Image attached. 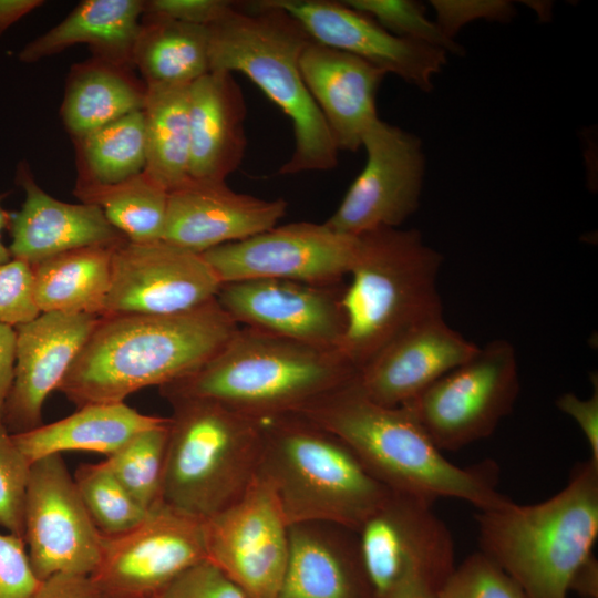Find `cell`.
Returning <instances> with one entry per match:
<instances>
[{"label":"cell","mask_w":598,"mask_h":598,"mask_svg":"<svg viewBox=\"0 0 598 598\" xmlns=\"http://www.w3.org/2000/svg\"><path fill=\"white\" fill-rule=\"evenodd\" d=\"M289 527L274 491L257 473L235 503L203 520L207 560L247 598H276L288 560Z\"/></svg>","instance_id":"7c38bea8"},{"label":"cell","mask_w":598,"mask_h":598,"mask_svg":"<svg viewBox=\"0 0 598 598\" xmlns=\"http://www.w3.org/2000/svg\"><path fill=\"white\" fill-rule=\"evenodd\" d=\"M236 6L227 0H148L144 1V13L208 28Z\"/></svg>","instance_id":"7bdbcfd3"},{"label":"cell","mask_w":598,"mask_h":598,"mask_svg":"<svg viewBox=\"0 0 598 598\" xmlns=\"http://www.w3.org/2000/svg\"><path fill=\"white\" fill-rule=\"evenodd\" d=\"M238 327L216 299L181 313L101 316L58 391L78 408L124 402L193 373Z\"/></svg>","instance_id":"7a4b0ae2"},{"label":"cell","mask_w":598,"mask_h":598,"mask_svg":"<svg viewBox=\"0 0 598 598\" xmlns=\"http://www.w3.org/2000/svg\"><path fill=\"white\" fill-rule=\"evenodd\" d=\"M16 342V329L0 324V422L14 377Z\"/></svg>","instance_id":"bcb514c9"},{"label":"cell","mask_w":598,"mask_h":598,"mask_svg":"<svg viewBox=\"0 0 598 598\" xmlns=\"http://www.w3.org/2000/svg\"><path fill=\"white\" fill-rule=\"evenodd\" d=\"M114 246L64 251L30 265L40 312L102 315Z\"/></svg>","instance_id":"f1b7e54d"},{"label":"cell","mask_w":598,"mask_h":598,"mask_svg":"<svg viewBox=\"0 0 598 598\" xmlns=\"http://www.w3.org/2000/svg\"><path fill=\"white\" fill-rule=\"evenodd\" d=\"M73 195L97 206L109 223L134 243L163 239L168 190L147 172L110 185L76 184Z\"/></svg>","instance_id":"1f68e13d"},{"label":"cell","mask_w":598,"mask_h":598,"mask_svg":"<svg viewBox=\"0 0 598 598\" xmlns=\"http://www.w3.org/2000/svg\"><path fill=\"white\" fill-rule=\"evenodd\" d=\"M357 236L326 223H290L202 254L221 283L286 279L317 285L342 282L352 266Z\"/></svg>","instance_id":"4fadbf2b"},{"label":"cell","mask_w":598,"mask_h":598,"mask_svg":"<svg viewBox=\"0 0 598 598\" xmlns=\"http://www.w3.org/2000/svg\"><path fill=\"white\" fill-rule=\"evenodd\" d=\"M433 504L391 492L355 532L373 598H436L453 575L454 539Z\"/></svg>","instance_id":"9c48e42d"},{"label":"cell","mask_w":598,"mask_h":598,"mask_svg":"<svg viewBox=\"0 0 598 598\" xmlns=\"http://www.w3.org/2000/svg\"><path fill=\"white\" fill-rule=\"evenodd\" d=\"M147 87L133 66L91 56L71 66L60 115L72 138L142 111Z\"/></svg>","instance_id":"83f0119b"},{"label":"cell","mask_w":598,"mask_h":598,"mask_svg":"<svg viewBox=\"0 0 598 598\" xmlns=\"http://www.w3.org/2000/svg\"><path fill=\"white\" fill-rule=\"evenodd\" d=\"M478 349L450 327L443 315L435 316L386 344L359 371L357 382L374 402L402 406L470 360Z\"/></svg>","instance_id":"44dd1931"},{"label":"cell","mask_w":598,"mask_h":598,"mask_svg":"<svg viewBox=\"0 0 598 598\" xmlns=\"http://www.w3.org/2000/svg\"><path fill=\"white\" fill-rule=\"evenodd\" d=\"M436 598H527L522 588L482 551L467 556Z\"/></svg>","instance_id":"8d00e7d4"},{"label":"cell","mask_w":598,"mask_h":598,"mask_svg":"<svg viewBox=\"0 0 598 598\" xmlns=\"http://www.w3.org/2000/svg\"><path fill=\"white\" fill-rule=\"evenodd\" d=\"M143 14L142 0H83L62 21L28 42L18 59L34 63L85 44L93 58L133 66Z\"/></svg>","instance_id":"484cf974"},{"label":"cell","mask_w":598,"mask_h":598,"mask_svg":"<svg viewBox=\"0 0 598 598\" xmlns=\"http://www.w3.org/2000/svg\"><path fill=\"white\" fill-rule=\"evenodd\" d=\"M80 497L102 535L123 534L147 515L103 462L80 464L73 475Z\"/></svg>","instance_id":"e575fe53"},{"label":"cell","mask_w":598,"mask_h":598,"mask_svg":"<svg viewBox=\"0 0 598 598\" xmlns=\"http://www.w3.org/2000/svg\"><path fill=\"white\" fill-rule=\"evenodd\" d=\"M16 183L25 197L20 210L10 216L12 259L34 265L72 249L115 246L126 239L97 206L65 203L48 194L25 161L17 165Z\"/></svg>","instance_id":"7402d4cb"},{"label":"cell","mask_w":598,"mask_h":598,"mask_svg":"<svg viewBox=\"0 0 598 598\" xmlns=\"http://www.w3.org/2000/svg\"><path fill=\"white\" fill-rule=\"evenodd\" d=\"M167 417L143 414L125 404L93 403L59 421L42 424L12 437L32 464L48 455L70 451L106 456L143 431L164 424Z\"/></svg>","instance_id":"4316f807"},{"label":"cell","mask_w":598,"mask_h":598,"mask_svg":"<svg viewBox=\"0 0 598 598\" xmlns=\"http://www.w3.org/2000/svg\"><path fill=\"white\" fill-rule=\"evenodd\" d=\"M569 591H576L581 598H598V561L594 554L576 570Z\"/></svg>","instance_id":"7dc6e473"},{"label":"cell","mask_w":598,"mask_h":598,"mask_svg":"<svg viewBox=\"0 0 598 598\" xmlns=\"http://www.w3.org/2000/svg\"><path fill=\"white\" fill-rule=\"evenodd\" d=\"M43 3L42 0H0V38L16 22Z\"/></svg>","instance_id":"c3c4849f"},{"label":"cell","mask_w":598,"mask_h":598,"mask_svg":"<svg viewBox=\"0 0 598 598\" xmlns=\"http://www.w3.org/2000/svg\"><path fill=\"white\" fill-rule=\"evenodd\" d=\"M289 527V553L276 598H373L353 530Z\"/></svg>","instance_id":"d4e9b609"},{"label":"cell","mask_w":598,"mask_h":598,"mask_svg":"<svg viewBox=\"0 0 598 598\" xmlns=\"http://www.w3.org/2000/svg\"><path fill=\"white\" fill-rule=\"evenodd\" d=\"M100 316L41 312L16 327V364L2 424L11 434L43 424L47 398L58 391Z\"/></svg>","instance_id":"d6986e66"},{"label":"cell","mask_w":598,"mask_h":598,"mask_svg":"<svg viewBox=\"0 0 598 598\" xmlns=\"http://www.w3.org/2000/svg\"><path fill=\"white\" fill-rule=\"evenodd\" d=\"M30 598H107L89 576L58 574L43 581Z\"/></svg>","instance_id":"f6af8a7d"},{"label":"cell","mask_w":598,"mask_h":598,"mask_svg":"<svg viewBox=\"0 0 598 598\" xmlns=\"http://www.w3.org/2000/svg\"><path fill=\"white\" fill-rule=\"evenodd\" d=\"M258 473L289 526L357 532L391 493L342 440L298 413L264 419Z\"/></svg>","instance_id":"8992f818"},{"label":"cell","mask_w":598,"mask_h":598,"mask_svg":"<svg viewBox=\"0 0 598 598\" xmlns=\"http://www.w3.org/2000/svg\"><path fill=\"white\" fill-rule=\"evenodd\" d=\"M9 195V192L0 193V264L8 262L11 260V255L9 248L2 243L1 233L4 228L9 227L10 216L9 213L3 206V199Z\"/></svg>","instance_id":"681fc988"},{"label":"cell","mask_w":598,"mask_h":598,"mask_svg":"<svg viewBox=\"0 0 598 598\" xmlns=\"http://www.w3.org/2000/svg\"><path fill=\"white\" fill-rule=\"evenodd\" d=\"M299 66L338 150L355 152L377 120L375 99L386 73L348 52L310 41Z\"/></svg>","instance_id":"603a6c76"},{"label":"cell","mask_w":598,"mask_h":598,"mask_svg":"<svg viewBox=\"0 0 598 598\" xmlns=\"http://www.w3.org/2000/svg\"><path fill=\"white\" fill-rule=\"evenodd\" d=\"M269 1L295 18L312 41L361 58L424 92L446 63V51L395 37L343 1Z\"/></svg>","instance_id":"ac0fdd59"},{"label":"cell","mask_w":598,"mask_h":598,"mask_svg":"<svg viewBox=\"0 0 598 598\" xmlns=\"http://www.w3.org/2000/svg\"><path fill=\"white\" fill-rule=\"evenodd\" d=\"M162 598H247L218 567L205 559L182 574Z\"/></svg>","instance_id":"b9f144b4"},{"label":"cell","mask_w":598,"mask_h":598,"mask_svg":"<svg viewBox=\"0 0 598 598\" xmlns=\"http://www.w3.org/2000/svg\"><path fill=\"white\" fill-rule=\"evenodd\" d=\"M347 6L371 17L395 37L425 43L446 52H461L435 21L427 18L425 7L412 0H346Z\"/></svg>","instance_id":"d590c367"},{"label":"cell","mask_w":598,"mask_h":598,"mask_svg":"<svg viewBox=\"0 0 598 598\" xmlns=\"http://www.w3.org/2000/svg\"><path fill=\"white\" fill-rule=\"evenodd\" d=\"M31 463L0 422V526L24 537V501ZM24 539V538H23Z\"/></svg>","instance_id":"74e56055"},{"label":"cell","mask_w":598,"mask_h":598,"mask_svg":"<svg viewBox=\"0 0 598 598\" xmlns=\"http://www.w3.org/2000/svg\"><path fill=\"white\" fill-rule=\"evenodd\" d=\"M40 584L31 568L24 539L0 533V598H30Z\"/></svg>","instance_id":"ab89813d"},{"label":"cell","mask_w":598,"mask_h":598,"mask_svg":"<svg viewBox=\"0 0 598 598\" xmlns=\"http://www.w3.org/2000/svg\"><path fill=\"white\" fill-rule=\"evenodd\" d=\"M161 502L206 519L235 503L258 473L264 420L200 398H171Z\"/></svg>","instance_id":"ba28073f"},{"label":"cell","mask_w":598,"mask_h":598,"mask_svg":"<svg viewBox=\"0 0 598 598\" xmlns=\"http://www.w3.org/2000/svg\"><path fill=\"white\" fill-rule=\"evenodd\" d=\"M595 378V391L588 399H580L574 393H565L556 401V406L569 415L579 426L590 448V458L598 463V388Z\"/></svg>","instance_id":"ee69618b"},{"label":"cell","mask_w":598,"mask_h":598,"mask_svg":"<svg viewBox=\"0 0 598 598\" xmlns=\"http://www.w3.org/2000/svg\"><path fill=\"white\" fill-rule=\"evenodd\" d=\"M287 202L235 192L226 181L188 178L168 192L163 239L196 254L270 229Z\"/></svg>","instance_id":"ffe728a7"},{"label":"cell","mask_w":598,"mask_h":598,"mask_svg":"<svg viewBox=\"0 0 598 598\" xmlns=\"http://www.w3.org/2000/svg\"><path fill=\"white\" fill-rule=\"evenodd\" d=\"M293 413L342 440L391 492L431 503L455 498L477 511L498 508L511 501L497 488L494 462L455 465L408 408L374 402L357 378Z\"/></svg>","instance_id":"6da1fadb"},{"label":"cell","mask_w":598,"mask_h":598,"mask_svg":"<svg viewBox=\"0 0 598 598\" xmlns=\"http://www.w3.org/2000/svg\"><path fill=\"white\" fill-rule=\"evenodd\" d=\"M343 289L342 282L249 279L223 283L216 300L238 326L339 350L346 328Z\"/></svg>","instance_id":"e0dca14e"},{"label":"cell","mask_w":598,"mask_h":598,"mask_svg":"<svg viewBox=\"0 0 598 598\" xmlns=\"http://www.w3.org/2000/svg\"><path fill=\"white\" fill-rule=\"evenodd\" d=\"M167 435L168 417L164 424L135 435L103 461L145 511L161 503Z\"/></svg>","instance_id":"836d02e7"},{"label":"cell","mask_w":598,"mask_h":598,"mask_svg":"<svg viewBox=\"0 0 598 598\" xmlns=\"http://www.w3.org/2000/svg\"><path fill=\"white\" fill-rule=\"evenodd\" d=\"M518 393L516 351L497 339L402 406L439 450L455 452L491 436L513 411Z\"/></svg>","instance_id":"30bf717a"},{"label":"cell","mask_w":598,"mask_h":598,"mask_svg":"<svg viewBox=\"0 0 598 598\" xmlns=\"http://www.w3.org/2000/svg\"><path fill=\"white\" fill-rule=\"evenodd\" d=\"M72 141L76 157V184H115L145 169L146 142L142 111Z\"/></svg>","instance_id":"d6a6232c"},{"label":"cell","mask_w":598,"mask_h":598,"mask_svg":"<svg viewBox=\"0 0 598 598\" xmlns=\"http://www.w3.org/2000/svg\"><path fill=\"white\" fill-rule=\"evenodd\" d=\"M358 370L338 349L241 327L193 373L159 388L163 398H200L269 419L293 413L352 381Z\"/></svg>","instance_id":"3957f363"},{"label":"cell","mask_w":598,"mask_h":598,"mask_svg":"<svg viewBox=\"0 0 598 598\" xmlns=\"http://www.w3.org/2000/svg\"><path fill=\"white\" fill-rule=\"evenodd\" d=\"M146 87L144 171L171 192L189 178V85Z\"/></svg>","instance_id":"4dcf8cb0"},{"label":"cell","mask_w":598,"mask_h":598,"mask_svg":"<svg viewBox=\"0 0 598 598\" xmlns=\"http://www.w3.org/2000/svg\"><path fill=\"white\" fill-rule=\"evenodd\" d=\"M40 313L34 300L31 266L19 259L0 264V324L16 328Z\"/></svg>","instance_id":"f35d334b"},{"label":"cell","mask_w":598,"mask_h":598,"mask_svg":"<svg viewBox=\"0 0 598 598\" xmlns=\"http://www.w3.org/2000/svg\"><path fill=\"white\" fill-rule=\"evenodd\" d=\"M133 66L146 86H187L209 72V30L144 13Z\"/></svg>","instance_id":"f546056e"},{"label":"cell","mask_w":598,"mask_h":598,"mask_svg":"<svg viewBox=\"0 0 598 598\" xmlns=\"http://www.w3.org/2000/svg\"><path fill=\"white\" fill-rule=\"evenodd\" d=\"M248 7L236 6L208 27L209 71L244 73L289 117L295 148L279 174L334 168L339 150L299 66L311 39L295 18L269 0Z\"/></svg>","instance_id":"5b68a950"},{"label":"cell","mask_w":598,"mask_h":598,"mask_svg":"<svg viewBox=\"0 0 598 598\" xmlns=\"http://www.w3.org/2000/svg\"><path fill=\"white\" fill-rule=\"evenodd\" d=\"M24 543L35 577L90 576L102 535L92 522L62 454L33 462L24 501Z\"/></svg>","instance_id":"5bb4252c"},{"label":"cell","mask_w":598,"mask_h":598,"mask_svg":"<svg viewBox=\"0 0 598 598\" xmlns=\"http://www.w3.org/2000/svg\"><path fill=\"white\" fill-rule=\"evenodd\" d=\"M189 177L226 181L240 166L247 137L243 91L233 73L209 71L189 85Z\"/></svg>","instance_id":"cb8c5ba5"},{"label":"cell","mask_w":598,"mask_h":598,"mask_svg":"<svg viewBox=\"0 0 598 598\" xmlns=\"http://www.w3.org/2000/svg\"><path fill=\"white\" fill-rule=\"evenodd\" d=\"M475 519L480 551L527 598H568L570 581L598 536V463H577L567 484L543 502L509 501L478 511Z\"/></svg>","instance_id":"277c9868"},{"label":"cell","mask_w":598,"mask_h":598,"mask_svg":"<svg viewBox=\"0 0 598 598\" xmlns=\"http://www.w3.org/2000/svg\"><path fill=\"white\" fill-rule=\"evenodd\" d=\"M431 6L436 12V24L451 40L461 28L474 20L506 22L515 13L514 6L503 0H434Z\"/></svg>","instance_id":"60d3db41"},{"label":"cell","mask_w":598,"mask_h":598,"mask_svg":"<svg viewBox=\"0 0 598 598\" xmlns=\"http://www.w3.org/2000/svg\"><path fill=\"white\" fill-rule=\"evenodd\" d=\"M341 305L346 318L339 347L359 371L412 326L443 315L437 290L440 252L415 229L383 227L357 236Z\"/></svg>","instance_id":"52a82bcc"},{"label":"cell","mask_w":598,"mask_h":598,"mask_svg":"<svg viewBox=\"0 0 598 598\" xmlns=\"http://www.w3.org/2000/svg\"><path fill=\"white\" fill-rule=\"evenodd\" d=\"M205 559L203 520L161 502L134 528L102 535L100 559L89 577L107 598H162Z\"/></svg>","instance_id":"8fae6325"},{"label":"cell","mask_w":598,"mask_h":598,"mask_svg":"<svg viewBox=\"0 0 598 598\" xmlns=\"http://www.w3.org/2000/svg\"><path fill=\"white\" fill-rule=\"evenodd\" d=\"M221 282L204 259L164 240L113 247L110 288L101 316L173 315L216 299Z\"/></svg>","instance_id":"2e32d148"},{"label":"cell","mask_w":598,"mask_h":598,"mask_svg":"<svg viewBox=\"0 0 598 598\" xmlns=\"http://www.w3.org/2000/svg\"><path fill=\"white\" fill-rule=\"evenodd\" d=\"M362 147L367 152L363 169L324 221L351 236L402 225L419 207L424 177L421 140L408 131L377 118Z\"/></svg>","instance_id":"9a60e30c"}]
</instances>
